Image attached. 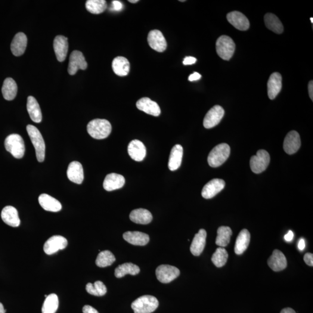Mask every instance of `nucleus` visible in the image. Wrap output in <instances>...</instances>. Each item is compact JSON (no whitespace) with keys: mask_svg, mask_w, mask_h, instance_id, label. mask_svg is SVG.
<instances>
[{"mask_svg":"<svg viewBox=\"0 0 313 313\" xmlns=\"http://www.w3.org/2000/svg\"><path fill=\"white\" fill-rule=\"evenodd\" d=\"M293 233L292 231H289L288 233L285 235L284 239L287 242H290L293 240Z\"/></svg>","mask_w":313,"mask_h":313,"instance_id":"09e8293b","label":"nucleus"},{"mask_svg":"<svg viewBox=\"0 0 313 313\" xmlns=\"http://www.w3.org/2000/svg\"><path fill=\"white\" fill-rule=\"evenodd\" d=\"M184 150L181 145H176L170 151L168 168L170 170H177L181 167Z\"/></svg>","mask_w":313,"mask_h":313,"instance_id":"c85d7f7f","label":"nucleus"},{"mask_svg":"<svg viewBox=\"0 0 313 313\" xmlns=\"http://www.w3.org/2000/svg\"><path fill=\"white\" fill-rule=\"evenodd\" d=\"M271 157L267 151L260 150L250 160V167L255 173H262L268 168Z\"/></svg>","mask_w":313,"mask_h":313,"instance_id":"0eeeda50","label":"nucleus"},{"mask_svg":"<svg viewBox=\"0 0 313 313\" xmlns=\"http://www.w3.org/2000/svg\"><path fill=\"white\" fill-rule=\"evenodd\" d=\"M235 49V43L230 37L222 36L217 40L216 42V52L222 60H230L233 57Z\"/></svg>","mask_w":313,"mask_h":313,"instance_id":"423d86ee","label":"nucleus"},{"mask_svg":"<svg viewBox=\"0 0 313 313\" xmlns=\"http://www.w3.org/2000/svg\"><path fill=\"white\" fill-rule=\"evenodd\" d=\"M67 244L68 242L66 238L61 235H54L45 242L44 250L47 255H52L58 250L66 249Z\"/></svg>","mask_w":313,"mask_h":313,"instance_id":"9b49d317","label":"nucleus"},{"mask_svg":"<svg viewBox=\"0 0 313 313\" xmlns=\"http://www.w3.org/2000/svg\"><path fill=\"white\" fill-rule=\"evenodd\" d=\"M87 66V63L82 52L74 51L72 52L70 56L69 66H68V73L70 75H74L80 69H86Z\"/></svg>","mask_w":313,"mask_h":313,"instance_id":"9d476101","label":"nucleus"},{"mask_svg":"<svg viewBox=\"0 0 313 313\" xmlns=\"http://www.w3.org/2000/svg\"><path fill=\"white\" fill-rule=\"evenodd\" d=\"M308 89H309V94L310 96V98L312 99V101H313V81H311V82H309V85H308Z\"/></svg>","mask_w":313,"mask_h":313,"instance_id":"de8ad7c7","label":"nucleus"},{"mask_svg":"<svg viewBox=\"0 0 313 313\" xmlns=\"http://www.w3.org/2000/svg\"><path fill=\"white\" fill-rule=\"evenodd\" d=\"M138 0H129V2L131 3H136L138 2Z\"/></svg>","mask_w":313,"mask_h":313,"instance_id":"864d4df0","label":"nucleus"},{"mask_svg":"<svg viewBox=\"0 0 313 313\" xmlns=\"http://www.w3.org/2000/svg\"><path fill=\"white\" fill-rule=\"evenodd\" d=\"M68 47V39L63 36H58L55 37L54 41V49L57 60L63 63L66 60Z\"/></svg>","mask_w":313,"mask_h":313,"instance_id":"f3484780","label":"nucleus"},{"mask_svg":"<svg viewBox=\"0 0 313 313\" xmlns=\"http://www.w3.org/2000/svg\"><path fill=\"white\" fill-rule=\"evenodd\" d=\"M125 180L123 176L115 173L108 174L104 182V188L108 191L117 190L124 187Z\"/></svg>","mask_w":313,"mask_h":313,"instance_id":"aec40b11","label":"nucleus"},{"mask_svg":"<svg viewBox=\"0 0 313 313\" xmlns=\"http://www.w3.org/2000/svg\"><path fill=\"white\" fill-rule=\"evenodd\" d=\"M311 21L312 23H313V18H311Z\"/></svg>","mask_w":313,"mask_h":313,"instance_id":"5fc2aeb1","label":"nucleus"},{"mask_svg":"<svg viewBox=\"0 0 313 313\" xmlns=\"http://www.w3.org/2000/svg\"><path fill=\"white\" fill-rule=\"evenodd\" d=\"M85 7L90 13L100 14L106 10L107 3L104 0H88L86 2Z\"/></svg>","mask_w":313,"mask_h":313,"instance_id":"e433bc0d","label":"nucleus"},{"mask_svg":"<svg viewBox=\"0 0 313 313\" xmlns=\"http://www.w3.org/2000/svg\"><path fill=\"white\" fill-rule=\"evenodd\" d=\"M229 22L235 29L241 31H246L250 26L249 20L243 14L238 11L229 12L227 15Z\"/></svg>","mask_w":313,"mask_h":313,"instance_id":"2eb2a0df","label":"nucleus"},{"mask_svg":"<svg viewBox=\"0 0 313 313\" xmlns=\"http://www.w3.org/2000/svg\"><path fill=\"white\" fill-rule=\"evenodd\" d=\"M128 152L132 160L142 161L146 155V148L141 141L135 139L128 145Z\"/></svg>","mask_w":313,"mask_h":313,"instance_id":"a211bd4d","label":"nucleus"},{"mask_svg":"<svg viewBox=\"0 0 313 313\" xmlns=\"http://www.w3.org/2000/svg\"><path fill=\"white\" fill-rule=\"evenodd\" d=\"M47 296H48V295H45V297H47Z\"/></svg>","mask_w":313,"mask_h":313,"instance_id":"6e6d98bb","label":"nucleus"},{"mask_svg":"<svg viewBox=\"0 0 313 313\" xmlns=\"http://www.w3.org/2000/svg\"><path fill=\"white\" fill-rule=\"evenodd\" d=\"M147 42L150 47L159 52H163L167 47V43L163 33L159 30H151L148 33Z\"/></svg>","mask_w":313,"mask_h":313,"instance_id":"f8f14e48","label":"nucleus"},{"mask_svg":"<svg viewBox=\"0 0 313 313\" xmlns=\"http://www.w3.org/2000/svg\"><path fill=\"white\" fill-rule=\"evenodd\" d=\"M27 37L23 33H18L15 36L11 44V50L14 55L20 57L26 51Z\"/></svg>","mask_w":313,"mask_h":313,"instance_id":"a878e982","label":"nucleus"},{"mask_svg":"<svg viewBox=\"0 0 313 313\" xmlns=\"http://www.w3.org/2000/svg\"><path fill=\"white\" fill-rule=\"evenodd\" d=\"M156 274L161 283L168 284L179 276L180 271L175 266L162 265L156 269Z\"/></svg>","mask_w":313,"mask_h":313,"instance_id":"6e6552de","label":"nucleus"},{"mask_svg":"<svg viewBox=\"0 0 313 313\" xmlns=\"http://www.w3.org/2000/svg\"><path fill=\"white\" fill-rule=\"evenodd\" d=\"M123 238L126 242L134 246H144L150 241L148 234L140 231H126L124 233Z\"/></svg>","mask_w":313,"mask_h":313,"instance_id":"5701e85b","label":"nucleus"},{"mask_svg":"<svg viewBox=\"0 0 313 313\" xmlns=\"http://www.w3.org/2000/svg\"><path fill=\"white\" fill-rule=\"evenodd\" d=\"M268 265L272 271H280L287 268V261L286 256L280 250H275L268 259Z\"/></svg>","mask_w":313,"mask_h":313,"instance_id":"6ab92c4d","label":"nucleus"},{"mask_svg":"<svg viewBox=\"0 0 313 313\" xmlns=\"http://www.w3.org/2000/svg\"><path fill=\"white\" fill-rule=\"evenodd\" d=\"M282 88V77L280 73L275 72L272 73L268 83V97L271 100H273Z\"/></svg>","mask_w":313,"mask_h":313,"instance_id":"b1692460","label":"nucleus"},{"mask_svg":"<svg viewBox=\"0 0 313 313\" xmlns=\"http://www.w3.org/2000/svg\"><path fill=\"white\" fill-rule=\"evenodd\" d=\"M86 290L87 292L92 295L102 296L107 292V288L102 281H97L93 284L88 283L86 286Z\"/></svg>","mask_w":313,"mask_h":313,"instance_id":"a19ab883","label":"nucleus"},{"mask_svg":"<svg viewBox=\"0 0 313 313\" xmlns=\"http://www.w3.org/2000/svg\"><path fill=\"white\" fill-rule=\"evenodd\" d=\"M26 129L30 140L35 148L37 159L39 162L42 163L44 161L45 155V145L44 139L36 126L28 125Z\"/></svg>","mask_w":313,"mask_h":313,"instance_id":"f03ea898","label":"nucleus"},{"mask_svg":"<svg viewBox=\"0 0 313 313\" xmlns=\"http://www.w3.org/2000/svg\"><path fill=\"white\" fill-rule=\"evenodd\" d=\"M225 187V182L221 179H213L204 186L201 195L206 199H210L221 192Z\"/></svg>","mask_w":313,"mask_h":313,"instance_id":"ddd939ff","label":"nucleus"},{"mask_svg":"<svg viewBox=\"0 0 313 313\" xmlns=\"http://www.w3.org/2000/svg\"><path fill=\"white\" fill-rule=\"evenodd\" d=\"M6 310L4 309V306L1 303H0V313H5Z\"/></svg>","mask_w":313,"mask_h":313,"instance_id":"603ef678","label":"nucleus"},{"mask_svg":"<svg viewBox=\"0 0 313 313\" xmlns=\"http://www.w3.org/2000/svg\"><path fill=\"white\" fill-rule=\"evenodd\" d=\"M67 176L70 181L76 184H82L83 180V170L82 164L78 161L71 163L68 167Z\"/></svg>","mask_w":313,"mask_h":313,"instance_id":"4be33fe9","label":"nucleus"},{"mask_svg":"<svg viewBox=\"0 0 313 313\" xmlns=\"http://www.w3.org/2000/svg\"><path fill=\"white\" fill-rule=\"evenodd\" d=\"M304 260L307 265L313 266V255L311 253H307L304 256Z\"/></svg>","mask_w":313,"mask_h":313,"instance_id":"79ce46f5","label":"nucleus"},{"mask_svg":"<svg viewBox=\"0 0 313 313\" xmlns=\"http://www.w3.org/2000/svg\"><path fill=\"white\" fill-rule=\"evenodd\" d=\"M87 131L93 138L104 139L110 135L111 132V125L106 120H93L88 123Z\"/></svg>","mask_w":313,"mask_h":313,"instance_id":"f257e3e1","label":"nucleus"},{"mask_svg":"<svg viewBox=\"0 0 313 313\" xmlns=\"http://www.w3.org/2000/svg\"><path fill=\"white\" fill-rule=\"evenodd\" d=\"M207 232L204 229H200L195 235L190 246V251L194 256H200L203 252L206 244Z\"/></svg>","mask_w":313,"mask_h":313,"instance_id":"393cba45","label":"nucleus"},{"mask_svg":"<svg viewBox=\"0 0 313 313\" xmlns=\"http://www.w3.org/2000/svg\"><path fill=\"white\" fill-rule=\"evenodd\" d=\"M112 69L116 75L123 77L128 75L130 70V63L126 58L118 57L114 59Z\"/></svg>","mask_w":313,"mask_h":313,"instance_id":"2f4dec72","label":"nucleus"},{"mask_svg":"<svg viewBox=\"0 0 313 313\" xmlns=\"http://www.w3.org/2000/svg\"><path fill=\"white\" fill-rule=\"evenodd\" d=\"M129 218L135 224L147 225L152 221L153 216L149 210L139 209L132 210L130 213Z\"/></svg>","mask_w":313,"mask_h":313,"instance_id":"cd10ccee","label":"nucleus"},{"mask_svg":"<svg viewBox=\"0 0 313 313\" xmlns=\"http://www.w3.org/2000/svg\"><path fill=\"white\" fill-rule=\"evenodd\" d=\"M230 154V147L226 144L217 145L210 151L208 157V163L209 165L216 168L222 165L228 160Z\"/></svg>","mask_w":313,"mask_h":313,"instance_id":"7ed1b4c3","label":"nucleus"},{"mask_svg":"<svg viewBox=\"0 0 313 313\" xmlns=\"http://www.w3.org/2000/svg\"><path fill=\"white\" fill-rule=\"evenodd\" d=\"M115 261L116 258L112 252L109 250H104L99 253L96 260V265L99 268H106L112 265Z\"/></svg>","mask_w":313,"mask_h":313,"instance_id":"58836bf2","label":"nucleus"},{"mask_svg":"<svg viewBox=\"0 0 313 313\" xmlns=\"http://www.w3.org/2000/svg\"><path fill=\"white\" fill-rule=\"evenodd\" d=\"M301 145L300 135L295 131L288 133L284 142V149L288 154H293L297 152Z\"/></svg>","mask_w":313,"mask_h":313,"instance_id":"4468645a","label":"nucleus"},{"mask_svg":"<svg viewBox=\"0 0 313 313\" xmlns=\"http://www.w3.org/2000/svg\"><path fill=\"white\" fill-rule=\"evenodd\" d=\"M18 86L16 82L12 78L4 80L2 87L3 97L7 101H12L16 97Z\"/></svg>","mask_w":313,"mask_h":313,"instance_id":"473e14b6","label":"nucleus"},{"mask_svg":"<svg viewBox=\"0 0 313 313\" xmlns=\"http://www.w3.org/2000/svg\"><path fill=\"white\" fill-rule=\"evenodd\" d=\"M280 313H296L293 309L291 308H286L282 310Z\"/></svg>","mask_w":313,"mask_h":313,"instance_id":"3c124183","label":"nucleus"},{"mask_svg":"<svg viewBox=\"0 0 313 313\" xmlns=\"http://www.w3.org/2000/svg\"><path fill=\"white\" fill-rule=\"evenodd\" d=\"M59 307L58 297L52 293L46 297L42 307V313H55Z\"/></svg>","mask_w":313,"mask_h":313,"instance_id":"4c0bfd02","label":"nucleus"},{"mask_svg":"<svg viewBox=\"0 0 313 313\" xmlns=\"http://www.w3.org/2000/svg\"><path fill=\"white\" fill-rule=\"evenodd\" d=\"M201 77V76L200 74L197 72H194L188 77V80L190 81V82H194V81L199 80Z\"/></svg>","mask_w":313,"mask_h":313,"instance_id":"49530a36","label":"nucleus"},{"mask_svg":"<svg viewBox=\"0 0 313 313\" xmlns=\"http://www.w3.org/2000/svg\"><path fill=\"white\" fill-rule=\"evenodd\" d=\"M264 21L266 26L272 32L276 34H281L284 32L283 24L276 15L271 13L266 14Z\"/></svg>","mask_w":313,"mask_h":313,"instance_id":"72a5a7b5","label":"nucleus"},{"mask_svg":"<svg viewBox=\"0 0 313 313\" xmlns=\"http://www.w3.org/2000/svg\"><path fill=\"white\" fill-rule=\"evenodd\" d=\"M123 5L122 3L119 1H112V9L113 10L116 11H120L123 9Z\"/></svg>","mask_w":313,"mask_h":313,"instance_id":"37998d69","label":"nucleus"},{"mask_svg":"<svg viewBox=\"0 0 313 313\" xmlns=\"http://www.w3.org/2000/svg\"><path fill=\"white\" fill-rule=\"evenodd\" d=\"M1 219L5 224L11 227L17 228L20 225L21 221L18 212L15 207L7 206L1 211Z\"/></svg>","mask_w":313,"mask_h":313,"instance_id":"412c9836","label":"nucleus"},{"mask_svg":"<svg viewBox=\"0 0 313 313\" xmlns=\"http://www.w3.org/2000/svg\"><path fill=\"white\" fill-rule=\"evenodd\" d=\"M216 244L221 247H225L230 243L232 235L231 229L228 226H221L217 231Z\"/></svg>","mask_w":313,"mask_h":313,"instance_id":"c9c22d12","label":"nucleus"},{"mask_svg":"<svg viewBox=\"0 0 313 313\" xmlns=\"http://www.w3.org/2000/svg\"><path fill=\"white\" fill-rule=\"evenodd\" d=\"M305 248V240L301 239L299 241L298 243V249L300 250H303Z\"/></svg>","mask_w":313,"mask_h":313,"instance_id":"8fccbe9b","label":"nucleus"},{"mask_svg":"<svg viewBox=\"0 0 313 313\" xmlns=\"http://www.w3.org/2000/svg\"><path fill=\"white\" fill-rule=\"evenodd\" d=\"M225 114L224 108L216 105L208 111L203 121V125L207 129L213 128L221 122Z\"/></svg>","mask_w":313,"mask_h":313,"instance_id":"1a4fd4ad","label":"nucleus"},{"mask_svg":"<svg viewBox=\"0 0 313 313\" xmlns=\"http://www.w3.org/2000/svg\"><path fill=\"white\" fill-rule=\"evenodd\" d=\"M140 272V268L132 263H125L116 269L114 275L117 278H122L126 274L137 275Z\"/></svg>","mask_w":313,"mask_h":313,"instance_id":"f704fd0d","label":"nucleus"},{"mask_svg":"<svg viewBox=\"0 0 313 313\" xmlns=\"http://www.w3.org/2000/svg\"><path fill=\"white\" fill-rule=\"evenodd\" d=\"M83 313H99L97 310L89 305L83 306Z\"/></svg>","mask_w":313,"mask_h":313,"instance_id":"a18cd8bd","label":"nucleus"},{"mask_svg":"<svg viewBox=\"0 0 313 313\" xmlns=\"http://www.w3.org/2000/svg\"><path fill=\"white\" fill-rule=\"evenodd\" d=\"M228 256L227 251L224 248L220 247L213 254L212 262L217 268H222L227 262Z\"/></svg>","mask_w":313,"mask_h":313,"instance_id":"ea45409f","label":"nucleus"},{"mask_svg":"<svg viewBox=\"0 0 313 313\" xmlns=\"http://www.w3.org/2000/svg\"><path fill=\"white\" fill-rule=\"evenodd\" d=\"M197 59L192 57H187L184 59V65H191L193 64L196 63Z\"/></svg>","mask_w":313,"mask_h":313,"instance_id":"c03bdc74","label":"nucleus"},{"mask_svg":"<svg viewBox=\"0 0 313 313\" xmlns=\"http://www.w3.org/2000/svg\"><path fill=\"white\" fill-rule=\"evenodd\" d=\"M39 202L42 209L47 211L57 212L62 209V205L60 201L48 194L40 195Z\"/></svg>","mask_w":313,"mask_h":313,"instance_id":"bb28decb","label":"nucleus"},{"mask_svg":"<svg viewBox=\"0 0 313 313\" xmlns=\"http://www.w3.org/2000/svg\"><path fill=\"white\" fill-rule=\"evenodd\" d=\"M159 305V302L156 297L144 295L133 302L131 308L135 313H151L156 311Z\"/></svg>","mask_w":313,"mask_h":313,"instance_id":"20e7f679","label":"nucleus"},{"mask_svg":"<svg viewBox=\"0 0 313 313\" xmlns=\"http://www.w3.org/2000/svg\"><path fill=\"white\" fill-rule=\"evenodd\" d=\"M5 147L16 159H20L24 156L25 145L21 136L18 134H11L5 140Z\"/></svg>","mask_w":313,"mask_h":313,"instance_id":"39448f33","label":"nucleus"},{"mask_svg":"<svg viewBox=\"0 0 313 313\" xmlns=\"http://www.w3.org/2000/svg\"><path fill=\"white\" fill-rule=\"evenodd\" d=\"M27 110L29 113L30 119L33 122L36 123H40L42 121V113L40 105L36 99L30 96L27 98Z\"/></svg>","mask_w":313,"mask_h":313,"instance_id":"c756f323","label":"nucleus"},{"mask_svg":"<svg viewBox=\"0 0 313 313\" xmlns=\"http://www.w3.org/2000/svg\"><path fill=\"white\" fill-rule=\"evenodd\" d=\"M250 235L247 229H243L240 231L235 242L234 251L237 255H241L249 247L250 243Z\"/></svg>","mask_w":313,"mask_h":313,"instance_id":"7c9ffc66","label":"nucleus"},{"mask_svg":"<svg viewBox=\"0 0 313 313\" xmlns=\"http://www.w3.org/2000/svg\"><path fill=\"white\" fill-rule=\"evenodd\" d=\"M136 107L139 110L155 117L161 114L160 107L156 102L148 98H142L136 102Z\"/></svg>","mask_w":313,"mask_h":313,"instance_id":"dca6fc26","label":"nucleus"}]
</instances>
